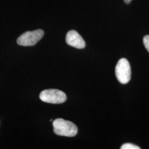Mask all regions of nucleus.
<instances>
[{
  "mask_svg": "<svg viewBox=\"0 0 149 149\" xmlns=\"http://www.w3.org/2000/svg\"><path fill=\"white\" fill-rule=\"evenodd\" d=\"M132 0H124V2L127 3V4H129L132 2Z\"/></svg>",
  "mask_w": 149,
  "mask_h": 149,
  "instance_id": "obj_8",
  "label": "nucleus"
},
{
  "mask_svg": "<svg viewBox=\"0 0 149 149\" xmlns=\"http://www.w3.org/2000/svg\"><path fill=\"white\" fill-rule=\"evenodd\" d=\"M53 125L54 132L60 136L73 137L78 132L77 127L74 123L61 118L54 120Z\"/></svg>",
  "mask_w": 149,
  "mask_h": 149,
  "instance_id": "obj_1",
  "label": "nucleus"
},
{
  "mask_svg": "<svg viewBox=\"0 0 149 149\" xmlns=\"http://www.w3.org/2000/svg\"><path fill=\"white\" fill-rule=\"evenodd\" d=\"M66 42L68 45L77 49H84L86 43L80 34L74 30L70 31L66 36Z\"/></svg>",
  "mask_w": 149,
  "mask_h": 149,
  "instance_id": "obj_5",
  "label": "nucleus"
},
{
  "mask_svg": "<svg viewBox=\"0 0 149 149\" xmlns=\"http://www.w3.org/2000/svg\"><path fill=\"white\" fill-rule=\"evenodd\" d=\"M121 149H141L140 147L138 146L134 145L133 144L130 143H126V144H123L122 147L120 148Z\"/></svg>",
  "mask_w": 149,
  "mask_h": 149,
  "instance_id": "obj_6",
  "label": "nucleus"
},
{
  "mask_svg": "<svg viewBox=\"0 0 149 149\" xmlns=\"http://www.w3.org/2000/svg\"><path fill=\"white\" fill-rule=\"evenodd\" d=\"M44 34V31L42 29L25 32L17 39V43L19 45L24 47L33 46L43 38Z\"/></svg>",
  "mask_w": 149,
  "mask_h": 149,
  "instance_id": "obj_4",
  "label": "nucleus"
},
{
  "mask_svg": "<svg viewBox=\"0 0 149 149\" xmlns=\"http://www.w3.org/2000/svg\"><path fill=\"white\" fill-rule=\"evenodd\" d=\"M116 75L117 80L122 84H126L131 79V68L128 60L125 58L120 59L116 67Z\"/></svg>",
  "mask_w": 149,
  "mask_h": 149,
  "instance_id": "obj_3",
  "label": "nucleus"
},
{
  "mask_svg": "<svg viewBox=\"0 0 149 149\" xmlns=\"http://www.w3.org/2000/svg\"><path fill=\"white\" fill-rule=\"evenodd\" d=\"M42 101L52 104L63 103L66 100V96L64 92L57 89H49L43 91L40 95Z\"/></svg>",
  "mask_w": 149,
  "mask_h": 149,
  "instance_id": "obj_2",
  "label": "nucleus"
},
{
  "mask_svg": "<svg viewBox=\"0 0 149 149\" xmlns=\"http://www.w3.org/2000/svg\"><path fill=\"white\" fill-rule=\"evenodd\" d=\"M144 45L149 53V36H146L143 39Z\"/></svg>",
  "mask_w": 149,
  "mask_h": 149,
  "instance_id": "obj_7",
  "label": "nucleus"
}]
</instances>
